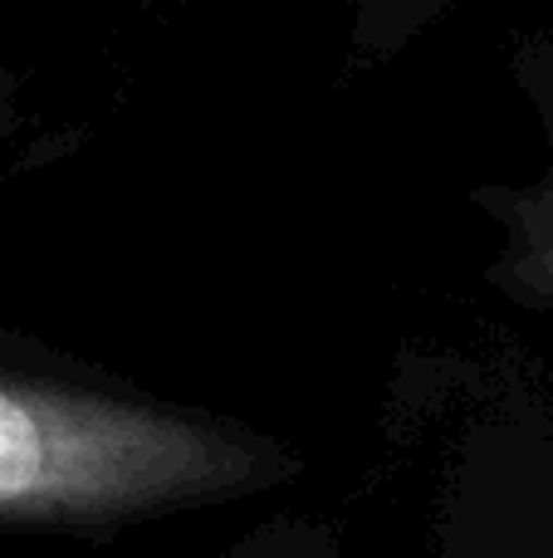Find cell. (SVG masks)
Returning a JSON list of instances; mask_svg holds the SVG:
<instances>
[{"instance_id":"3957f363","label":"cell","mask_w":553,"mask_h":558,"mask_svg":"<svg viewBox=\"0 0 553 558\" xmlns=\"http://www.w3.org/2000/svg\"><path fill=\"white\" fill-rule=\"evenodd\" d=\"M216 558H343V539L329 520L314 514H274L255 524L245 539H235Z\"/></svg>"},{"instance_id":"7a4b0ae2","label":"cell","mask_w":553,"mask_h":558,"mask_svg":"<svg viewBox=\"0 0 553 558\" xmlns=\"http://www.w3.org/2000/svg\"><path fill=\"white\" fill-rule=\"evenodd\" d=\"M519 78L544 123L549 162L519 186H480L476 192V206L495 226L486 279L509 304L553 314V39L525 49Z\"/></svg>"},{"instance_id":"277c9868","label":"cell","mask_w":553,"mask_h":558,"mask_svg":"<svg viewBox=\"0 0 553 558\" xmlns=\"http://www.w3.org/2000/svg\"><path fill=\"white\" fill-rule=\"evenodd\" d=\"M441 5H446V0H348L353 35L362 39L368 54H382V49L407 45Z\"/></svg>"},{"instance_id":"5b68a950","label":"cell","mask_w":553,"mask_h":558,"mask_svg":"<svg viewBox=\"0 0 553 558\" xmlns=\"http://www.w3.org/2000/svg\"><path fill=\"white\" fill-rule=\"evenodd\" d=\"M20 128V98H15V78L0 69V143Z\"/></svg>"},{"instance_id":"6da1fadb","label":"cell","mask_w":553,"mask_h":558,"mask_svg":"<svg viewBox=\"0 0 553 558\" xmlns=\"http://www.w3.org/2000/svg\"><path fill=\"white\" fill-rule=\"evenodd\" d=\"M304 456L221 412L0 363V530L108 534L280 490Z\"/></svg>"}]
</instances>
